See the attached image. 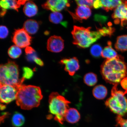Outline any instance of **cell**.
Returning a JSON list of instances; mask_svg holds the SVG:
<instances>
[{"instance_id":"8992f818","label":"cell","mask_w":127,"mask_h":127,"mask_svg":"<svg viewBox=\"0 0 127 127\" xmlns=\"http://www.w3.org/2000/svg\"><path fill=\"white\" fill-rule=\"evenodd\" d=\"M18 66L15 62L9 60L5 64H1L0 68V81L1 85L17 86L23 84L25 80L19 79Z\"/></svg>"},{"instance_id":"d6a6232c","label":"cell","mask_w":127,"mask_h":127,"mask_svg":"<svg viewBox=\"0 0 127 127\" xmlns=\"http://www.w3.org/2000/svg\"><path fill=\"white\" fill-rule=\"evenodd\" d=\"M93 7L95 9H96L102 8V5H101V0H94L93 3Z\"/></svg>"},{"instance_id":"ac0fdd59","label":"cell","mask_w":127,"mask_h":127,"mask_svg":"<svg viewBox=\"0 0 127 127\" xmlns=\"http://www.w3.org/2000/svg\"><path fill=\"white\" fill-rule=\"evenodd\" d=\"M101 1L102 8L107 12L115 9L123 2V1L118 0H104Z\"/></svg>"},{"instance_id":"5b68a950","label":"cell","mask_w":127,"mask_h":127,"mask_svg":"<svg viewBox=\"0 0 127 127\" xmlns=\"http://www.w3.org/2000/svg\"><path fill=\"white\" fill-rule=\"evenodd\" d=\"M117 85L113 87L111 96L106 100L105 104L114 113L122 117L127 113V99L124 92L118 90Z\"/></svg>"},{"instance_id":"277c9868","label":"cell","mask_w":127,"mask_h":127,"mask_svg":"<svg viewBox=\"0 0 127 127\" xmlns=\"http://www.w3.org/2000/svg\"><path fill=\"white\" fill-rule=\"evenodd\" d=\"M49 102V112L55 116V120L63 124L70 102L57 93H52L50 95Z\"/></svg>"},{"instance_id":"9a60e30c","label":"cell","mask_w":127,"mask_h":127,"mask_svg":"<svg viewBox=\"0 0 127 127\" xmlns=\"http://www.w3.org/2000/svg\"><path fill=\"white\" fill-rule=\"evenodd\" d=\"M107 45L103 50L101 57L106 60L112 59L117 58L119 55L115 50L112 48V42L109 41Z\"/></svg>"},{"instance_id":"8d00e7d4","label":"cell","mask_w":127,"mask_h":127,"mask_svg":"<svg viewBox=\"0 0 127 127\" xmlns=\"http://www.w3.org/2000/svg\"><path fill=\"white\" fill-rule=\"evenodd\" d=\"M5 106L4 105H2V106H1V110H4V109H5Z\"/></svg>"},{"instance_id":"3957f363","label":"cell","mask_w":127,"mask_h":127,"mask_svg":"<svg viewBox=\"0 0 127 127\" xmlns=\"http://www.w3.org/2000/svg\"><path fill=\"white\" fill-rule=\"evenodd\" d=\"M91 29L74 26L71 32L73 39V43L81 48H86L102 37L98 30L92 31Z\"/></svg>"},{"instance_id":"d6986e66","label":"cell","mask_w":127,"mask_h":127,"mask_svg":"<svg viewBox=\"0 0 127 127\" xmlns=\"http://www.w3.org/2000/svg\"><path fill=\"white\" fill-rule=\"evenodd\" d=\"M93 93L96 99H102L105 98L107 94V90L105 86L102 85L96 86L93 89Z\"/></svg>"},{"instance_id":"7c38bea8","label":"cell","mask_w":127,"mask_h":127,"mask_svg":"<svg viewBox=\"0 0 127 127\" xmlns=\"http://www.w3.org/2000/svg\"><path fill=\"white\" fill-rule=\"evenodd\" d=\"M62 64L64 65V69L71 76L74 75L80 67L79 61L76 57L70 59H64L60 62Z\"/></svg>"},{"instance_id":"83f0119b","label":"cell","mask_w":127,"mask_h":127,"mask_svg":"<svg viewBox=\"0 0 127 127\" xmlns=\"http://www.w3.org/2000/svg\"><path fill=\"white\" fill-rule=\"evenodd\" d=\"M94 0H76V2L78 6L83 5L87 6L90 8H93Z\"/></svg>"},{"instance_id":"ba28073f","label":"cell","mask_w":127,"mask_h":127,"mask_svg":"<svg viewBox=\"0 0 127 127\" xmlns=\"http://www.w3.org/2000/svg\"><path fill=\"white\" fill-rule=\"evenodd\" d=\"M32 37L24 29L16 30L12 38V41L16 45L24 48L29 46L31 44Z\"/></svg>"},{"instance_id":"6da1fadb","label":"cell","mask_w":127,"mask_h":127,"mask_svg":"<svg viewBox=\"0 0 127 127\" xmlns=\"http://www.w3.org/2000/svg\"><path fill=\"white\" fill-rule=\"evenodd\" d=\"M101 72L106 82L115 85H118L127 77V66L120 56L111 60H106L101 65Z\"/></svg>"},{"instance_id":"1f68e13d","label":"cell","mask_w":127,"mask_h":127,"mask_svg":"<svg viewBox=\"0 0 127 127\" xmlns=\"http://www.w3.org/2000/svg\"><path fill=\"white\" fill-rule=\"evenodd\" d=\"M26 55L27 59L29 61H34V59L37 57L35 52L31 54Z\"/></svg>"},{"instance_id":"44dd1931","label":"cell","mask_w":127,"mask_h":127,"mask_svg":"<svg viewBox=\"0 0 127 127\" xmlns=\"http://www.w3.org/2000/svg\"><path fill=\"white\" fill-rule=\"evenodd\" d=\"M49 19L50 21L52 23L55 24L60 23L65 27L67 26V23L66 22H63V16L59 12L52 13L49 16Z\"/></svg>"},{"instance_id":"7a4b0ae2","label":"cell","mask_w":127,"mask_h":127,"mask_svg":"<svg viewBox=\"0 0 127 127\" xmlns=\"http://www.w3.org/2000/svg\"><path fill=\"white\" fill-rule=\"evenodd\" d=\"M18 88L16 102L21 109L30 110L39 105L43 97L40 87L21 84L18 86Z\"/></svg>"},{"instance_id":"52a82bcc","label":"cell","mask_w":127,"mask_h":127,"mask_svg":"<svg viewBox=\"0 0 127 127\" xmlns=\"http://www.w3.org/2000/svg\"><path fill=\"white\" fill-rule=\"evenodd\" d=\"M18 88L13 86L1 85L0 87V100L1 102L9 104L16 99Z\"/></svg>"},{"instance_id":"e575fe53","label":"cell","mask_w":127,"mask_h":127,"mask_svg":"<svg viewBox=\"0 0 127 127\" xmlns=\"http://www.w3.org/2000/svg\"><path fill=\"white\" fill-rule=\"evenodd\" d=\"M34 61L36 64L40 66H43L44 63L40 59L38 58V57L34 59Z\"/></svg>"},{"instance_id":"2e32d148","label":"cell","mask_w":127,"mask_h":127,"mask_svg":"<svg viewBox=\"0 0 127 127\" xmlns=\"http://www.w3.org/2000/svg\"><path fill=\"white\" fill-rule=\"evenodd\" d=\"M39 27V24L36 20H28L24 23L23 29L29 34H33L37 32Z\"/></svg>"},{"instance_id":"ffe728a7","label":"cell","mask_w":127,"mask_h":127,"mask_svg":"<svg viewBox=\"0 0 127 127\" xmlns=\"http://www.w3.org/2000/svg\"><path fill=\"white\" fill-rule=\"evenodd\" d=\"M117 51L123 52L127 51V35L119 36L117 38L115 45Z\"/></svg>"},{"instance_id":"30bf717a","label":"cell","mask_w":127,"mask_h":127,"mask_svg":"<svg viewBox=\"0 0 127 127\" xmlns=\"http://www.w3.org/2000/svg\"><path fill=\"white\" fill-rule=\"evenodd\" d=\"M42 6L44 9L55 12L60 11L66 7H69L70 4L67 0H52L47 1Z\"/></svg>"},{"instance_id":"603a6c76","label":"cell","mask_w":127,"mask_h":127,"mask_svg":"<svg viewBox=\"0 0 127 127\" xmlns=\"http://www.w3.org/2000/svg\"><path fill=\"white\" fill-rule=\"evenodd\" d=\"M84 82L89 86H93L97 82V78L96 74L90 72L86 74L84 77Z\"/></svg>"},{"instance_id":"484cf974","label":"cell","mask_w":127,"mask_h":127,"mask_svg":"<svg viewBox=\"0 0 127 127\" xmlns=\"http://www.w3.org/2000/svg\"><path fill=\"white\" fill-rule=\"evenodd\" d=\"M97 30L102 36H111L115 31V29L110 26L104 27Z\"/></svg>"},{"instance_id":"9c48e42d","label":"cell","mask_w":127,"mask_h":127,"mask_svg":"<svg viewBox=\"0 0 127 127\" xmlns=\"http://www.w3.org/2000/svg\"><path fill=\"white\" fill-rule=\"evenodd\" d=\"M115 24H121L123 26L127 21V1L123 2L115 9L112 15Z\"/></svg>"},{"instance_id":"4316f807","label":"cell","mask_w":127,"mask_h":127,"mask_svg":"<svg viewBox=\"0 0 127 127\" xmlns=\"http://www.w3.org/2000/svg\"><path fill=\"white\" fill-rule=\"evenodd\" d=\"M23 78L24 79H30L33 77L34 75L33 70L31 68L27 67L23 68Z\"/></svg>"},{"instance_id":"d4e9b609","label":"cell","mask_w":127,"mask_h":127,"mask_svg":"<svg viewBox=\"0 0 127 127\" xmlns=\"http://www.w3.org/2000/svg\"><path fill=\"white\" fill-rule=\"evenodd\" d=\"M102 51V48L100 45L96 44L92 46L90 49V52L92 56L97 58L101 56Z\"/></svg>"},{"instance_id":"7402d4cb","label":"cell","mask_w":127,"mask_h":127,"mask_svg":"<svg viewBox=\"0 0 127 127\" xmlns=\"http://www.w3.org/2000/svg\"><path fill=\"white\" fill-rule=\"evenodd\" d=\"M25 121V117L20 113L16 112L13 115L12 122L14 127H22L24 124Z\"/></svg>"},{"instance_id":"8fae6325","label":"cell","mask_w":127,"mask_h":127,"mask_svg":"<svg viewBox=\"0 0 127 127\" xmlns=\"http://www.w3.org/2000/svg\"><path fill=\"white\" fill-rule=\"evenodd\" d=\"M64 41L60 36L54 35L48 40L47 48L49 51L58 53L64 48Z\"/></svg>"},{"instance_id":"f546056e","label":"cell","mask_w":127,"mask_h":127,"mask_svg":"<svg viewBox=\"0 0 127 127\" xmlns=\"http://www.w3.org/2000/svg\"><path fill=\"white\" fill-rule=\"evenodd\" d=\"M117 125L120 127H127V119H125L122 118V117L117 116L116 119Z\"/></svg>"},{"instance_id":"5bb4252c","label":"cell","mask_w":127,"mask_h":127,"mask_svg":"<svg viewBox=\"0 0 127 127\" xmlns=\"http://www.w3.org/2000/svg\"><path fill=\"white\" fill-rule=\"evenodd\" d=\"M80 119V115L78 111L74 108L68 109L65 116V120L71 124L77 123Z\"/></svg>"},{"instance_id":"4fadbf2b","label":"cell","mask_w":127,"mask_h":127,"mask_svg":"<svg viewBox=\"0 0 127 127\" xmlns=\"http://www.w3.org/2000/svg\"><path fill=\"white\" fill-rule=\"evenodd\" d=\"M70 13L74 19L81 22L89 18L91 15L92 11L90 8L87 6L80 5L78 6L76 8L75 14Z\"/></svg>"},{"instance_id":"f1b7e54d","label":"cell","mask_w":127,"mask_h":127,"mask_svg":"<svg viewBox=\"0 0 127 127\" xmlns=\"http://www.w3.org/2000/svg\"><path fill=\"white\" fill-rule=\"evenodd\" d=\"M9 34L7 28L5 26L1 25L0 27V38L4 39L7 37Z\"/></svg>"},{"instance_id":"4dcf8cb0","label":"cell","mask_w":127,"mask_h":127,"mask_svg":"<svg viewBox=\"0 0 127 127\" xmlns=\"http://www.w3.org/2000/svg\"><path fill=\"white\" fill-rule=\"evenodd\" d=\"M121 85L124 90H125V94L127 93V77L124 78L120 82Z\"/></svg>"},{"instance_id":"cb8c5ba5","label":"cell","mask_w":127,"mask_h":127,"mask_svg":"<svg viewBox=\"0 0 127 127\" xmlns=\"http://www.w3.org/2000/svg\"><path fill=\"white\" fill-rule=\"evenodd\" d=\"M22 53L21 49L16 45L11 46L9 48L8 51V54L9 57L14 59L19 58L21 55Z\"/></svg>"},{"instance_id":"836d02e7","label":"cell","mask_w":127,"mask_h":127,"mask_svg":"<svg viewBox=\"0 0 127 127\" xmlns=\"http://www.w3.org/2000/svg\"><path fill=\"white\" fill-rule=\"evenodd\" d=\"M35 52V51L32 48L29 46L26 47L25 50V52L26 55L31 54Z\"/></svg>"},{"instance_id":"d590c367","label":"cell","mask_w":127,"mask_h":127,"mask_svg":"<svg viewBox=\"0 0 127 127\" xmlns=\"http://www.w3.org/2000/svg\"><path fill=\"white\" fill-rule=\"evenodd\" d=\"M6 12H7V10H6L5 9H3L1 8L0 15L1 17L3 16L6 13Z\"/></svg>"},{"instance_id":"e0dca14e","label":"cell","mask_w":127,"mask_h":127,"mask_svg":"<svg viewBox=\"0 0 127 127\" xmlns=\"http://www.w3.org/2000/svg\"><path fill=\"white\" fill-rule=\"evenodd\" d=\"M38 11L37 6L32 1H28L23 8L24 13L27 16L29 17L35 15L37 13Z\"/></svg>"}]
</instances>
